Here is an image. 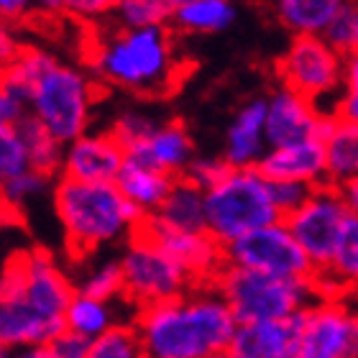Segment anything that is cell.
<instances>
[{
    "label": "cell",
    "instance_id": "6da1fadb",
    "mask_svg": "<svg viewBox=\"0 0 358 358\" xmlns=\"http://www.w3.org/2000/svg\"><path fill=\"white\" fill-rule=\"evenodd\" d=\"M134 325L146 358H210L231 348L238 320L215 284L205 282L179 297L138 307Z\"/></svg>",
    "mask_w": 358,
    "mask_h": 358
},
{
    "label": "cell",
    "instance_id": "7a4b0ae2",
    "mask_svg": "<svg viewBox=\"0 0 358 358\" xmlns=\"http://www.w3.org/2000/svg\"><path fill=\"white\" fill-rule=\"evenodd\" d=\"M0 83L13 90L38 123L62 143L75 141L90 126L95 85L83 69L72 67L38 46H23L21 54L0 72Z\"/></svg>",
    "mask_w": 358,
    "mask_h": 358
},
{
    "label": "cell",
    "instance_id": "3957f363",
    "mask_svg": "<svg viewBox=\"0 0 358 358\" xmlns=\"http://www.w3.org/2000/svg\"><path fill=\"white\" fill-rule=\"evenodd\" d=\"M90 67L103 83L136 95H166L174 90L182 62L166 26H115L92 44Z\"/></svg>",
    "mask_w": 358,
    "mask_h": 358
},
{
    "label": "cell",
    "instance_id": "277c9868",
    "mask_svg": "<svg viewBox=\"0 0 358 358\" xmlns=\"http://www.w3.org/2000/svg\"><path fill=\"white\" fill-rule=\"evenodd\" d=\"M54 208L75 256H87L97 248L128 241L146 217L128 202L115 182L62 177L54 187Z\"/></svg>",
    "mask_w": 358,
    "mask_h": 358
},
{
    "label": "cell",
    "instance_id": "5b68a950",
    "mask_svg": "<svg viewBox=\"0 0 358 358\" xmlns=\"http://www.w3.org/2000/svg\"><path fill=\"white\" fill-rule=\"evenodd\" d=\"M213 284L231 305L238 322L276 320L305 313L322 297L313 276H276L246 266L223 264Z\"/></svg>",
    "mask_w": 358,
    "mask_h": 358
},
{
    "label": "cell",
    "instance_id": "8992f818",
    "mask_svg": "<svg viewBox=\"0 0 358 358\" xmlns=\"http://www.w3.org/2000/svg\"><path fill=\"white\" fill-rule=\"evenodd\" d=\"M205 208L208 233L223 246L256 228L284 220L271 192V179L259 166H231L217 185L205 189Z\"/></svg>",
    "mask_w": 358,
    "mask_h": 358
},
{
    "label": "cell",
    "instance_id": "52a82bcc",
    "mask_svg": "<svg viewBox=\"0 0 358 358\" xmlns=\"http://www.w3.org/2000/svg\"><path fill=\"white\" fill-rule=\"evenodd\" d=\"M123 266V299L138 310V307L164 302L185 294L200 284L182 264L169 256L157 241H151L146 233L136 231L126 243V251L120 256Z\"/></svg>",
    "mask_w": 358,
    "mask_h": 358
},
{
    "label": "cell",
    "instance_id": "ba28073f",
    "mask_svg": "<svg viewBox=\"0 0 358 358\" xmlns=\"http://www.w3.org/2000/svg\"><path fill=\"white\" fill-rule=\"evenodd\" d=\"M345 57L325 36H292V44L276 62V77L287 87L315 100L322 110L333 113L343 87Z\"/></svg>",
    "mask_w": 358,
    "mask_h": 358
},
{
    "label": "cell",
    "instance_id": "9c48e42d",
    "mask_svg": "<svg viewBox=\"0 0 358 358\" xmlns=\"http://www.w3.org/2000/svg\"><path fill=\"white\" fill-rule=\"evenodd\" d=\"M348 215H351V210L343 202L338 187L330 182L313 187L307 200L297 210L284 215V223L289 225L299 246L305 248L315 271L330 266Z\"/></svg>",
    "mask_w": 358,
    "mask_h": 358
},
{
    "label": "cell",
    "instance_id": "30bf717a",
    "mask_svg": "<svg viewBox=\"0 0 358 358\" xmlns=\"http://www.w3.org/2000/svg\"><path fill=\"white\" fill-rule=\"evenodd\" d=\"M225 251V264L266 271L276 276H313L315 266L305 248L299 246L294 233L284 220L268 223L264 228L231 241Z\"/></svg>",
    "mask_w": 358,
    "mask_h": 358
},
{
    "label": "cell",
    "instance_id": "8fae6325",
    "mask_svg": "<svg viewBox=\"0 0 358 358\" xmlns=\"http://www.w3.org/2000/svg\"><path fill=\"white\" fill-rule=\"evenodd\" d=\"M297 358H358V313L343 297H320L307 307Z\"/></svg>",
    "mask_w": 358,
    "mask_h": 358
},
{
    "label": "cell",
    "instance_id": "7c38bea8",
    "mask_svg": "<svg viewBox=\"0 0 358 358\" xmlns=\"http://www.w3.org/2000/svg\"><path fill=\"white\" fill-rule=\"evenodd\" d=\"M59 330H64V320L41 310L8 276H0V348L46 345Z\"/></svg>",
    "mask_w": 358,
    "mask_h": 358
},
{
    "label": "cell",
    "instance_id": "4fadbf2b",
    "mask_svg": "<svg viewBox=\"0 0 358 358\" xmlns=\"http://www.w3.org/2000/svg\"><path fill=\"white\" fill-rule=\"evenodd\" d=\"M333 113L322 110L320 105L305 97L297 90L279 85L266 97V138L268 146L322 138Z\"/></svg>",
    "mask_w": 358,
    "mask_h": 358
},
{
    "label": "cell",
    "instance_id": "5bb4252c",
    "mask_svg": "<svg viewBox=\"0 0 358 358\" xmlns=\"http://www.w3.org/2000/svg\"><path fill=\"white\" fill-rule=\"evenodd\" d=\"M138 231L146 233L151 241H157L159 246L169 256H174L200 284L213 282L225 264L223 243H217L208 231H182V228L159 223L154 215L143 217Z\"/></svg>",
    "mask_w": 358,
    "mask_h": 358
},
{
    "label": "cell",
    "instance_id": "9a60e30c",
    "mask_svg": "<svg viewBox=\"0 0 358 358\" xmlns=\"http://www.w3.org/2000/svg\"><path fill=\"white\" fill-rule=\"evenodd\" d=\"M123 162H126V149L110 131L108 134L85 131L64 146L62 177L80 182H115Z\"/></svg>",
    "mask_w": 358,
    "mask_h": 358
},
{
    "label": "cell",
    "instance_id": "2e32d148",
    "mask_svg": "<svg viewBox=\"0 0 358 358\" xmlns=\"http://www.w3.org/2000/svg\"><path fill=\"white\" fill-rule=\"evenodd\" d=\"M305 313L276 320L238 322L231 351L241 358H297Z\"/></svg>",
    "mask_w": 358,
    "mask_h": 358
},
{
    "label": "cell",
    "instance_id": "e0dca14e",
    "mask_svg": "<svg viewBox=\"0 0 358 358\" xmlns=\"http://www.w3.org/2000/svg\"><path fill=\"white\" fill-rule=\"evenodd\" d=\"M259 169L268 179H289L302 185L317 187L328 182V157L322 138L268 146L259 162Z\"/></svg>",
    "mask_w": 358,
    "mask_h": 358
},
{
    "label": "cell",
    "instance_id": "ac0fdd59",
    "mask_svg": "<svg viewBox=\"0 0 358 358\" xmlns=\"http://www.w3.org/2000/svg\"><path fill=\"white\" fill-rule=\"evenodd\" d=\"M266 149V97H254L233 115L225 131L223 157L231 166H259Z\"/></svg>",
    "mask_w": 358,
    "mask_h": 358
},
{
    "label": "cell",
    "instance_id": "d6986e66",
    "mask_svg": "<svg viewBox=\"0 0 358 358\" xmlns=\"http://www.w3.org/2000/svg\"><path fill=\"white\" fill-rule=\"evenodd\" d=\"M128 154L164 169L172 177H182L187 172V166L192 164L194 143L189 131L179 120H159L154 134Z\"/></svg>",
    "mask_w": 358,
    "mask_h": 358
},
{
    "label": "cell",
    "instance_id": "ffe728a7",
    "mask_svg": "<svg viewBox=\"0 0 358 358\" xmlns=\"http://www.w3.org/2000/svg\"><path fill=\"white\" fill-rule=\"evenodd\" d=\"M174 179L177 177L166 174L164 169L126 154V162L115 177V185L120 187V192L126 194L134 208L141 210L143 215H154L174 187Z\"/></svg>",
    "mask_w": 358,
    "mask_h": 358
},
{
    "label": "cell",
    "instance_id": "44dd1931",
    "mask_svg": "<svg viewBox=\"0 0 358 358\" xmlns=\"http://www.w3.org/2000/svg\"><path fill=\"white\" fill-rule=\"evenodd\" d=\"M348 0H268L271 15L292 36H322Z\"/></svg>",
    "mask_w": 358,
    "mask_h": 358
},
{
    "label": "cell",
    "instance_id": "7402d4cb",
    "mask_svg": "<svg viewBox=\"0 0 358 358\" xmlns=\"http://www.w3.org/2000/svg\"><path fill=\"white\" fill-rule=\"evenodd\" d=\"M322 297H343L358 287V215H348L328 268L315 271Z\"/></svg>",
    "mask_w": 358,
    "mask_h": 358
},
{
    "label": "cell",
    "instance_id": "603a6c76",
    "mask_svg": "<svg viewBox=\"0 0 358 358\" xmlns=\"http://www.w3.org/2000/svg\"><path fill=\"white\" fill-rule=\"evenodd\" d=\"M159 223L182 228V231H208V208H205V189L192 179L177 177L162 208L154 213Z\"/></svg>",
    "mask_w": 358,
    "mask_h": 358
},
{
    "label": "cell",
    "instance_id": "cb8c5ba5",
    "mask_svg": "<svg viewBox=\"0 0 358 358\" xmlns=\"http://www.w3.org/2000/svg\"><path fill=\"white\" fill-rule=\"evenodd\" d=\"M325 157H328V182L341 185L358 174V123L333 113L325 134Z\"/></svg>",
    "mask_w": 358,
    "mask_h": 358
},
{
    "label": "cell",
    "instance_id": "d4e9b609",
    "mask_svg": "<svg viewBox=\"0 0 358 358\" xmlns=\"http://www.w3.org/2000/svg\"><path fill=\"white\" fill-rule=\"evenodd\" d=\"M233 0H189L174 8L172 23L185 34H220L236 21Z\"/></svg>",
    "mask_w": 358,
    "mask_h": 358
},
{
    "label": "cell",
    "instance_id": "484cf974",
    "mask_svg": "<svg viewBox=\"0 0 358 358\" xmlns=\"http://www.w3.org/2000/svg\"><path fill=\"white\" fill-rule=\"evenodd\" d=\"M18 131H21V138L26 143V154H29V164L31 169L46 174V177H54L57 172H62V162H64V146L57 136L38 123L31 113H26L18 123Z\"/></svg>",
    "mask_w": 358,
    "mask_h": 358
},
{
    "label": "cell",
    "instance_id": "4316f807",
    "mask_svg": "<svg viewBox=\"0 0 358 358\" xmlns=\"http://www.w3.org/2000/svg\"><path fill=\"white\" fill-rule=\"evenodd\" d=\"M113 302L115 299H100L92 297V294H85V292H75L67 305V313H64V328L75 330V333L90 338V341L103 336L105 330L118 322Z\"/></svg>",
    "mask_w": 358,
    "mask_h": 358
},
{
    "label": "cell",
    "instance_id": "83f0119b",
    "mask_svg": "<svg viewBox=\"0 0 358 358\" xmlns=\"http://www.w3.org/2000/svg\"><path fill=\"white\" fill-rule=\"evenodd\" d=\"M72 282H75L77 292L100 299H118L123 297V289H126L120 259H103L97 264H90L83 274L72 276Z\"/></svg>",
    "mask_w": 358,
    "mask_h": 358
},
{
    "label": "cell",
    "instance_id": "f1b7e54d",
    "mask_svg": "<svg viewBox=\"0 0 358 358\" xmlns=\"http://www.w3.org/2000/svg\"><path fill=\"white\" fill-rule=\"evenodd\" d=\"M87 358H146L141 336L131 322H115L103 336L90 341Z\"/></svg>",
    "mask_w": 358,
    "mask_h": 358
},
{
    "label": "cell",
    "instance_id": "f546056e",
    "mask_svg": "<svg viewBox=\"0 0 358 358\" xmlns=\"http://www.w3.org/2000/svg\"><path fill=\"white\" fill-rule=\"evenodd\" d=\"M118 26L143 29V26H166L172 21L174 6L169 0H123L110 10Z\"/></svg>",
    "mask_w": 358,
    "mask_h": 358
},
{
    "label": "cell",
    "instance_id": "4dcf8cb0",
    "mask_svg": "<svg viewBox=\"0 0 358 358\" xmlns=\"http://www.w3.org/2000/svg\"><path fill=\"white\" fill-rule=\"evenodd\" d=\"M31 169L18 126H0V187Z\"/></svg>",
    "mask_w": 358,
    "mask_h": 358
},
{
    "label": "cell",
    "instance_id": "1f68e13d",
    "mask_svg": "<svg viewBox=\"0 0 358 358\" xmlns=\"http://www.w3.org/2000/svg\"><path fill=\"white\" fill-rule=\"evenodd\" d=\"M157 126H159V118H154V115H149V113L126 110L115 118L110 134L118 138L120 146H123L128 154V151H134L136 146H141V143L154 134V128Z\"/></svg>",
    "mask_w": 358,
    "mask_h": 358
},
{
    "label": "cell",
    "instance_id": "d6a6232c",
    "mask_svg": "<svg viewBox=\"0 0 358 358\" xmlns=\"http://www.w3.org/2000/svg\"><path fill=\"white\" fill-rule=\"evenodd\" d=\"M49 179L52 177L36 172V169H26L23 174H18V177H13L10 182L0 187V200L6 202L8 208H23L31 200H36L38 194L46 192Z\"/></svg>",
    "mask_w": 358,
    "mask_h": 358
},
{
    "label": "cell",
    "instance_id": "836d02e7",
    "mask_svg": "<svg viewBox=\"0 0 358 358\" xmlns=\"http://www.w3.org/2000/svg\"><path fill=\"white\" fill-rule=\"evenodd\" d=\"M336 115L345 120L358 123V52H351L345 57V75H343V87L338 92Z\"/></svg>",
    "mask_w": 358,
    "mask_h": 358
},
{
    "label": "cell",
    "instance_id": "e575fe53",
    "mask_svg": "<svg viewBox=\"0 0 358 358\" xmlns=\"http://www.w3.org/2000/svg\"><path fill=\"white\" fill-rule=\"evenodd\" d=\"M228 172H231V164L225 162V157H194L192 164L187 166V172L182 177L192 179L194 185L202 187V189H210Z\"/></svg>",
    "mask_w": 358,
    "mask_h": 358
},
{
    "label": "cell",
    "instance_id": "d590c367",
    "mask_svg": "<svg viewBox=\"0 0 358 358\" xmlns=\"http://www.w3.org/2000/svg\"><path fill=\"white\" fill-rule=\"evenodd\" d=\"M271 192H274V200L282 210V215H287L307 200L313 187L302 185V182H289V179H271Z\"/></svg>",
    "mask_w": 358,
    "mask_h": 358
},
{
    "label": "cell",
    "instance_id": "8d00e7d4",
    "mask_svg": "<svg viewBox=\"0 0 358 358\" xmlns=\"http://www.w3.org/2000/svg\"><path fill=\"white\" fill-rule=\"evenodd\" d=\"M322 36L328 38L330 44L341 49V52L351 54L353 52V36H356V23H353V6L343 8L336 15V21L330 23Z\"/></svg>",
    "mask_w": 358,
    "mask_h": 358
},
{
    "label": "cell",
    "instance_id": "74e56055",
    "mask_svg": "<svg viewBox=\"0 0 358 358\" xmlns=\"http://www.w3.org/2000/svg\"><path fill=\"white\" fill-rule=\"evenodd\" d=\"M46 348L54 353V358H87L90 338L80 336V333H75V330L64 328L46 343Z\"/></svg>",
    "mask_w": 358,
    "mask_h": 358
},
{
    "label": "cell",
    "instance_id": "f35d334b",
    "mask_svg": "<svg viewBox=\"0 0 358 358\" xmlns=\"http://www.w3.org/2000/svg\"><path fill=\"white\" fill-rule=\"evenodd\" d=\"M26 115V105L13 90H8L0 83V126H15Z\"/></svg>",
    "mask_w": 358,
    "mask_h": 358
},
{
    "label": "cell",
    "instance_id": "ab89813d",
    "mask_svg": "<svg viewBox=\"0 0 358 358\" xmlns=\"http://www.w3.org/2000/svg\"><path fill=\"white\" fill-rule=\"evenodd\" d=\"M64 13L83 18V21H95L103 13H110L105 0H64Z\"/></svg>",
    "mask_w": 358,
    "mask_h": 358
},
{
    "label": "cell",
    "instance_id": "60d3db41",
    "mask_svg": "<svg viewBox=\"0 0 358 358\" xmlns=\"http://www.w3.org/2000/svg\"><path fill=\"white\" fill-rule=\"evenodd\" d=\"M31 8H34L31 0H0V15L10 23L26 18V13H29Z\"/></svg>",
    "mask_w": 358,
    "mask_h": 358
},
{
    "label": "cell",
    "instance_id": "b9f144b4",
    "mask_svg": "<svg viewBox=\"0 0 358 358\" xmlns=\"http://www.w3.org/2000/svg\"><path fill=\"white\" fill-rule=\"evenodd\" d=\"M336 187H338V192H341V197H343V202L348 205V210H351L353 215H358V174Z\"/></svg>",
    "mask_w": 358,
    "mask_h": 358
},
{
    "label": "cell",
    "instance_id": "7bdbcfd3",
    "mask_svg": "<svg viewBox=\"0 0 358 358\" xmlns=\"http://www.w3.org/2000/svg\"><path fill=\"white\" fill-rule=\"evenodd\" d=\"M0 358H54V353L46 345H36V348H0Z\"/></svg>",
    "mask_w": 358,
    "mask_h": 358
},
{
    "label": "cell",
    "instance_id": "ee69618b",
    "mask_svg": "<svg viewBox=\"0 0 358 358\" xmlns=\"http://www.w3.org/2000/svg\"><path fill=\"white\" fill-rule=\"evenodd\" d=\"M31 3L41 13H52V15L64 13V0H31Z\"/></svg>",
    "mask_w": 358,
    "mask_h": 358
},
{
    "label": "cell",
    "instance_id": "f6af8a7d",
    "mask_svg": "<svg viewBox=\"0 0 358 358\" xmlns=\"http://www.w3.org/2000/svg\"><path fill=\"white\" fill-rule=\"evenodd\" d=\"M353 6V3H351ZM353 23H356V36H353V52H358V3L353 6Z\"/></svg>",
    "mask_w": 358,
    "mask_h": 358
},
{
    "label": "cell",
    "instance_id": "bcb514c9",
    "mask_svg": "<svg viewBox=\"0 0 358 358\" xmlns=\"http://www.w3.org/2000/svg\"><path fill=\"white\" fill-rule=\"evenodd\" d=\"M210 358H241V356L236 351H231V348H228V351H220V353H215V356H210Z\"/></svg>",
    "mask_w": 358,
    "mask_h": 358
},
{
    "label": "cell",
    "instance_id": "7dc6e473",
    "mask_svg": "<svg viewBox=\"0 0 358 358\" xmlns=\"http://www.w3.org/2000/svg\"><path fill=\"white\" fill-rule=\"evenodd\" d=\"M120 3H123V0H105V6H108V10H113V8L120 6Z\"/></svg>",
    "mask_w": 358,
    "mask_h": 358
},
{
    "label": "cell",
    "instance_id": "c3c4849f",
    "mask_svg": "<svg viewBox=\"0 0 358 358\" xmlns=\"http://www.w3.org/2000/svg\"><path fill=\"white\" fill-rule=\"evenodd\" d=\"M169 3H172V6L177 8V6H182V3H189V0H169Z\"/></svg>",
    "mask_w": 358,
    "mask_h": 358
},
{
    "label": "cell",
    "instance_id": "681fc988",
    "mask_svg": "<svg viewBox=\"0 0 358 358\" xmlns=\"http://www.w3.org/2000/svg\"><path fill=\"white\" fill-rule=\"evenodd\" d=\"M348 3H353V6H356V3H358V0H348Z\"/></svg>",
    "mask_w": 358,
    "mask_h": 358
}]
</instances>
